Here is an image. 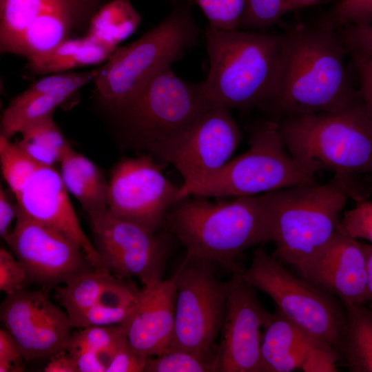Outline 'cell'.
<instances>
[{"mask_svg": "<svg viewBox=\"0 0 372 372\" xmlns=\"http://www.w3.org/2000/svg\"><path fill=\"white\" fill-rule=\"evenodd\" d=\"M285 43L276 92L265 109L283 118L340 110L359 96L348 50L338 29L319 20L283 32Z\"/></svg>", "mask_w": 372, "mask_h": 372, "instance_id": "obj_1", "label": "cell"}, {"mask_svg": "<svg viewBox=\"0 0 372 372\" xmlns=\"http://www.w3.org/2000/svg\"><path fill=\"white\" fill-rule=\"evenodd\" d=\"M205 41L209 70L201 84L210 105L265 108L279 83L284 32L227 30L208 25Z\"/></svg>", "mask_w": 372, "mask_h": 372, "instance_id": "obj_2", "label": "cell"}, {"mask_svg": "<svg viewBox=\"0 0 372 372\" xmlns=\"http://www.w3.org/2000/svg\"><path fill=\"white\" fill-rule=\"evenodd\" d=\"M164 223L186 257L213 261L232 273L242 271L236 262L242 252L271 242L262 194L218 203L187 196L169 209Z\"/></svg>", "mask_w": 372, "mask_h": 372, "instance_id": "obj_3", "label": "cell"}, {"mask_svg": "<svg viewBox=\"0 0 372 372\" xmlns=\"http://www.w3.org/2000/svg\"><path fill=\"white\" fill-rule=\"evenodd\" d=\"M351 182V178L335 175L323 185L315 182L262 194L279 261L296 268L335 235L348 198H366Z\"/></svg>", "mask_w": 372, "mask_h": 372, "instance_id": "obj_4", "label": "cell"}, {"mask_svg": "<svg viewBox=\"0 0 372 372\" xmlns=\"http://www.w3.org/2000/svg\"><path fill=\"white\" fill-rule=\"evenodd\" d=\"M278 127L289 153L316 172L372 175V116L360 93L340 110L287 116Z\"/></svg>", "mask_w": 372, "mask_h": 372, "instance_id": "obj_5", "label": "cell"}, {"mask_svg": "<svg viewBox=\"0 0 372 372\" xmlns=\"http://www.w3.org/2000/svg\"><path fill=\"white\" fill-rule=\"evenodd\" d=\"M198 29L189 10L178 7L140 38L118 47L97 68V98L116 113L163 67L172 65L194 45Z\"/></svg>", "mask_w": 372, "mask_h": 372, "instance_id": "obj_6", "label": "cell"}, {"mask_svg": "<svg viewBox=\"0 0 372 372\" xmlns=\"http://www.w3.org/2000/svg\"><path fill=\"white\" fill-rule=\"evenodd\" d=\"M211 107L201 83L180 79L167 65L152 75L117 114L132 145L159 156Z\"/></svg>", "mask_w": 372, "mask_h": 372, "instance_id": "obj_7", "label": "cell"}, {"mask_svg": "<svg viewBox=\"0 0 372 372\" xmlns=\"http://www.w3.org/2000/svg\"><path fill=\"white\" fill-rule=\"evenodd\" d=\"M317 172L288 151L278 123L265 121L250 134L249 148L186 194L198 197L258 196L315 183Z\"/></svg>", "mask_w": 372, "mask_h": 372, "instance_id": "obj_8", "label": "cell"}, {"mask_svg": "<svg viewBox=\"0 0 372 372\" xmlns=\"http://www.w3.org/2000/svg\"><path fill=\"white\" fill-rule=\"evenodd\" d=\"M0 162L3 177L19 209L65 234L81 248L95 269L107 270L80 225L60 172L54 166L36 163L2 136Z\"/></svg>", "mask_w": 372, "mask_h": 372, "instance_id": "obj_9", "label": "cell"}, {"mask_svg": "<svg viewBox=\"0 0 372 372\" xmlns=\"http://www.w3.org/2000/svg\"><path fill=\"white\" fill-rule=\"evenodd\" d=\"M242 274L252 287L269 296L293 323L336 348L346 317L344 304L338 298L295 276L262 248L254 251Z\"/></svg>", "mask_w": 372, "mask_h": 372, "instance_id": "obj_10", "label": "cell"}, {"mask_svg": "<svg viewBox=\"0 0 372 372\" xmlns=\"http://www.w3.org/2000/svg\"><path fill=\"white\" fill-rule=\"evenodd\" d=\"M213 261L186 257L171 278L176 291L169 348L216 359V340L224 319L229 280H218Z\"/></svg>", "mask_w": 372, "mask_h": 372, "instance_id": "obj_11", "label": "cell"}, {"mask_svg": "<svg viewBox=\"0 0 372 372\" xmlns=\"http://www.w3.org/2000/svg\"><path fill=\"white\" fill-rule=\"evenodd\" d=\"M179 189L165 177L152 156L126 158L112 172L107 210L156 232L169 209L181 200Z\"/></svg>", "mask_w": 372, "mask_h": 372, "instance_id": "obj_12", "label": "cell"}, {"mask_svg": "<svg viewBox=\"0 0 372 372\" xmlns=\"http://www.w3.org/2000/svg\"><path fill=\"white\" fill-rule=\"evenodd\" d=\"M94 247L112 275L137 278L143 285L160 280L169 254L168 239L108 210L91 226Z\"/></svg>", "mask_w": 372, "mask_h": 372, "instance_id": "obj_13", "label": "cell"}, {"mask_svg": "<svg viewBox=\"0 0 372 372\" xmlns=\"http://www.w3.org/2000/svg\"><path fill=\"white\" fill-rule=\"evenodd\" d=\"M241 138L229 109L212 107L189 130L159 156L183 178L180 196L218 172L229 160Z\"/></svg>", "mask_w": 372, "mask_h": 372, "instance_id": "obj_14", "label": "cell"}, {"mask_svg": "<svg viewBox=\"0 0 372 372\" xmlns=\"http://www.w3.org/2000/svg\"><path fill=\"white\" fill-rule=\"evenodd\" d=\"M3 240L31 282L56 287L94 268L75 242L57 229L28 217L17 205L14 226Z\"/></svg>", "mask_w": 372, "mask_h": 372, "instance_id": "obj_15", "label": "cell"}, {"mask_svg": "<svg viewBox=\"0 0 372 372\" xmlns=\"http://www.w3.org/2000/svg\"><path fill=\"white\" fill-rule=\"evenodd\" d=\"M0 318L26 362L50 360L68 350L73 327L70 319L43 291L23 289L7 295Z\"/></svg>", "mask_w": 372, "mask_h": 372, "instance_id": "obj_16", "label": "cell"}, {"mask_svg": "<svg viewBox=\"0 0 372 372\" xmlns=\"http://www.w3.org/2000/svg\"><path fill=\"white\" fill-rule=\"evenodd\" d=\"M242 271L232 273L217 347L218 372H261L262 329L273 313L259 302Z\"/></svg>", "mask_w": 372, "mask_h": 372, "instance_id": "obj_17", "label": "cell"}, {"mask_svg": "<svg viewBox=\"0 0 372 372\" xmlns=\"http://www.w3.org/2000/svg\"><path fill=\"white\" fill-rule=\"evenodd\" d=\"M296 268L304 280L344 304H366V259L363 243L340 228Z\"/></svg>", "mask_w": 372, "mask_h": 372, "instance_id": "obj_18", "label": "cell"}, {"mask_svg": "<svg viewBox=\"0 0 372 372\" xmlns=\"http://www.w3.org/2000/svg\"><path fill=\"white\" fill-rule=\"evenodd\" d=\"M176 287L171 279L143 285L137 302L119 325L132 348L148 358L161 355L170 346L175 322Z\"/></svg>", "mask_w": 372, "mask_h": 372, "instance_id": "obj_19", "label": "cell"}, {"mask_svg": "<svg viewBox=\"0 0 372 372\" xmlns=\"http://www.w3.org/2000/svg\"><path fill=\"white\" fill-rule=\"evenodd\" d=\"M319 342L322 341L305 332L277 309L264 329L261 372H289L301 369L307 352Z\"/></svg>", "mask_w": 372, "mask_h": 372, "instance_id": "obj_20", "label": "cell"}, {"mask_svg": "<svg viewBox=\"0 0 372 372\" xmlns=\"http://www.w3.org/2000/svg\"><path fill=\"white\" fill-rule=\"evenodd\" d=\"M60 167L68 192L81 205L92 226L107 210L108 183L93 162L72 147L60 162Z\"/></svg>", "mask_w": 372, "mask_h": 372, "instance_id": "obj_21", "label": "cell"}, {"mask_svg": "<svg viewBox=\"0 0 372 372\" xmlns=\"http://www.w3.org/2000/svg\"><path fill=\"white\" fill-rule=\"evenodd\" d=\"M114 50L85 34L65 39L50 50L27 59V66L33 74H57L105 63Z\"/></svg>", "mask_w": 372, "mask_h": 372, "instance_id": "obj_22", "label": "cell"}, {"mask_svg": "<svg viewBox=\"0 0 372 372\" xmlns=\"http://www.w3.org/2000/svg\"><path fill=\"white\" fill-rule=\"evenodd\" d=\"M336 351L351 372H372V310L367 304H347Z\"/></svg>", "mask_w": 372, "mask_h": 372, "instance_id": "obj_23", "label": "cell"}, {"mask_svg": "<svg viewBox=\"0 0 372 372\" xmlns=\"http://www.w3.org/2000/svg\"><path fill=\"white\" fill-rule=\"evenodd\" d=\"M62 0H0V50L13 54L23 34ZM96 6V0H72Z\"/></svg>", "mask_w": 372, "mask_h": 372, "instance_id": "obj_24", "label": "cell"}, {"mask_svg": "<svg viewBox=\"0 0 372 372\" xmlns=\"http://www.w3.org/2000/svg\"><path fill=\"white\" fill-rule=\"evenodd\" d=\"M20 140L15 143L36 163L54 166L61 161L72 147L56 124L52 114L33 121L19 132Z\"/></svg>", "mask_w": 372, "mask_h": 372, "instance_id": "obj_25", "label": "cell"}, {"mask_svg": "<svg viewBox=\"0 0 372 372\" xmlns=\"http://www.w3.org/2000/svg\"><path fill=\"white\" fill-rule=\"evenodd\" d=\"M141 17L130 0H112L95 11L86 34L116 50L138 28Z\"/></svg>", "mask_w": 372, "mask_h": 372, "instance_id": "obj_26", "label": "cell"}, {"mask_svg": "<svg viewBox=\"0 0 372 372\" xmlns=\"http://www.w3.org/2000/svg\"><path fill=\"white\" fill-rule=\"evenodd\" d=\"M116 278L109 271L92 268L72 277L63 286L55 287L56 297L71 324L92 308Z\"/></svg>", "mask_w": 372, "mask_h": 372, "instance_id": "obj_27", "label": "cell"}, {"mask_svg": "<svg viewBox=\"0 0 372 372\" xmlns=\"http://www.w3.org/2000/svg\"><path fill=\"white\" fill-rule=\"evenodd\" d=\"M140 289L125 280L116 278L94 305L72 324L73 327L114 326L123 324L132 311Z\"/></svg>", "mask_w": 372, "mask_h": 372, "instance_id": "obj_28", "label": "cell"}, {"mask_svg": "<svg viewBox=\"0 0 372 372\" xmlns=\"http://www.w3.org/2000/svg\"><path fill=\"white\" fill-rule=\"evenodd\" d=\"M68 98L52 94L27 95L21 92L4 110L1 120V135L8 139L26 124L51 114Z\"/></svg>", "mask_w": 372, "mask_h": 372, "instance_id": "obj_29", "label": "cell"}, {"mask_svg": "<svg viewBox=\"0 0 372 372\" xmlns=\"http://www.w3.org/2000/svg\"><path fill=\"white\" fill-rule=\"evenodd\" d=\"M145 372H214L216 359L175 348H168L163 353L148 357Z\"/></svg>", "mask_w": 372, "mask_h": 372, "instance_id": "obj_30", "label": "cell"}, {"mask_svg": "<svg viewBox=\"0 0 372 372\" xmlns=\"http://www.w3.org/2000/svg\"><path fill=\"white\" fill-rule=\"evenodd\" d=\"M123 333L120 326H92L72 335L67 351H87L100 356L106 367Z\"/></svg>", "mask_w": 372, "mask_h": 372, "instance_id": "obj_31", "label": "cell"}, {"mask_svg": "<svg viewBox=\"0 0 372 372\" xmlns=\"http://www.w3.org/2000/svg\"><path fill=\"white\" fill-rule=\"evenodd\" d=\"M320 20L333 28L372 23V0H335Z\"/></svg>", "mask_w": 372, "mask_h": 372, "instance_id": "obj_32", "label": "cell"}, {"mask_svg": "<svg viewBox=\"0 0 372 372\" xmlns=\"http://www.w3.org/2000/svg\"><path fill=\"white\" fill-rule=\"evenodd\" d=\"M209 21V25L219 30L238 29L247 0H192Z\"/></svg>", "mask_w": 372, "mask_h": 372, "instance_id": "obj_33", "label": "cell"}, {"mask_svg": "<svg viewBox=\"0 0 372 372\" xmlns=\"http://www.w3.org/2000/svg\"><path fill=\"white\" fill-rule=\"evenodd\" d=\"M287 0H247L238 29L263 30L272 27L285 14Z\"/></svg>", "mask_w": 372, "mask_h": 372, "instance_id": "obj_34", "label": "cell"}, {"mask_svg": "<svg viewBox=\"0 0 372 372\" xmlns=\"http://www.w3.org/2000/svg\"><path fill=\"white\" fill-rule=\"evenodd\" d=\"M340 229L354 238L366 240L372 245V200H358L353 208L344 211Z\"/></svg>", "mask_w": 372, "mask_h": 372, "instance_id": "obj_35", "label": "cell"}, {"mask_svg": "<svg viewBox=\"0 0 372 372\" xmlns=\"http://www.w3.org/2000/svg\"><path fill=\"white\" fill-rule=\"evenodd\" d=\"M32 282L24 266L4 247L0 249V291L6 295L25 289Z\"/></svg>", "mask_w": 372, "mask_h": 372, "instance_id": "obj_36", "label": "cell"}, {"mask_svg": "<svg viewBox=\"0 0 372 372\" xmlns=\"http://www.w3.org/2000/svg\"><path fill=\"white\" fill-rule=\"evenodd\" d=\"M147 358L132 348L123 331L105 372H143Z\"/></svg>", "mask_w": 372, "mask_h": 372, "instance_id": "obj_37", "label": "cell"}, {"mask_svg": "<svg viewBox=\"0 0 372 372\" xmlns=\"http://www.w3.org/2000/svg\"><path fill=\"white\" fill-rule=\"evenodd\" d=\"M340 359L333 347L322 342H316L307 352L300 369L305 372L338 371L337 362Z\"/></svg>", "mask_w": 372, "mask_h": 372, "instance_id": "obj_38", "label": "cell"}, {"mask_svg": "<svg viewBox=\"0 0 372 372\" xmlns=\"http://www.w3.org/2000/svg\"><path fill=\"white\" fill-rule=\"evenodd\" d=\"M351 65L358 80V92L372 116V57L349 53Z\"/></svg>", "mask_w": 372, "mask_h": 372, "instance_id": "obj_39", "label": "cell"}, {"mask_svg": "<svg viewBox=\"0 0 372 372\" xmlns=\"http://www.w3.org/2000/svg\"><path fill=\"white\" fill-rule=\"evenodd\" d=\"M338 30L348 54L355 52L372 57V25H347Z\"/></svg>", "mask_w": 372, "mask_h": 372, "instance_id": "obj_40", "label": "cell"}, {"mask_svg": "<svg viewBox=\"0 0 372 372\" xmlns=\"http://www.w3.org/2000/svg\"><path fill=\"white\" fill-rule=\"evenodd\" d=\"M25 358L11 334L0 330V372L22 371Z\"/></svg>", "mask_w": 372, "mask_h": 372, "instance_id": "obj_41", "label": "cell"}, {"mask_svg": "<svg viewBox=\"0 0 372 372\" xmlns=\"http://www.w3.org/2000/svg\"><path fill=\"white\" fill-rule=\"evenodd\" d=\"M17 218V204L14 205L6 191L0 187V236L4 239L10 232V226Z\"/></svg>", "mask_w": 372, "mask_h": 372, "instance_id": "obj_42", "label": "cell"}, {"mask_svg": "<svg viewBox=\"0 0 372 372\" xmlns=\"http://www.w3.org/2000/svg\"><path fill=\"white\" fill-rule=\"evenodd\" d=\"M45 372H79L75 360L68 352L52 357L43 369Z\"/></svg>", "mask_w": 372, "mask_h": 372, "instance_id": "obj_43", "label": "cell"}, {"mask_svg": "<svg viewBox=\"0 0 372 372\" xmlns=\"http://www.w3.org/2000/svg\"><path fill=\"white\" fill-rule=\"evenodd\" d=\"M366 259V303L372 302V245L363 243Z\"/></svg>", "mask_w": 372, "mask_h": 372, "instance_id": "obj_44", "label": "cell"}, {"mask_svg": "<svg viewBox=\"0 0 372 372\" xmlns=\"http://www.w3.org/2000/svg\"><path fill=\"white\" fill-rule=\"evenodd\" d=\"M320 0H287L285 12L287 14L292 11L298 10L309 6L313 5Z\"/></svg>", "mask_w": 372, "mask_h": 372, "instance_id": "obj_45", "label": "cell"}, {"mask_svg": "<svg viewBox=\"0 0 372 372\" xmlns=\"http://www.w3.org/2000/svg\"><path fill=\"white\" fill-rule=\"evenodd\" d=\"M367 306L372 310V302H369L368 304H366Z\"/></svg>", "mask_w": 372, "mask_h": 372, "instance_id": "obj_46", "label": "cell"}, {"mask_svg": "<svg viewBox=\"0 0 372 372\" xmlns=\"http://www.w3.org/2000/svg\"><path fill=\"white\" fill-rule=\"evenodd\" d=\"M371 196H372V188H371Z\"/></svg>", "mask_w": 372, "mask_h": 372, "instance_id": "obj_47", "label": "cell"}]
</instances>
